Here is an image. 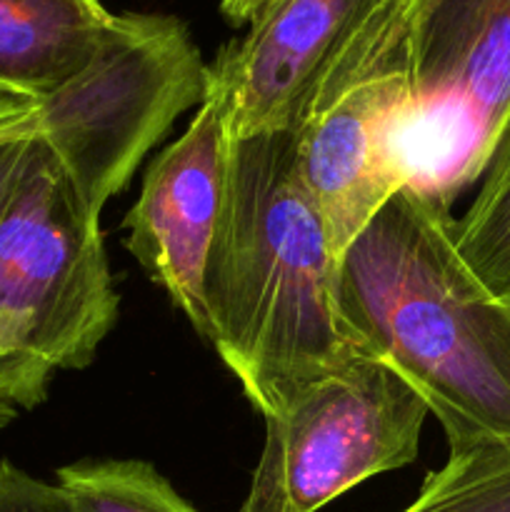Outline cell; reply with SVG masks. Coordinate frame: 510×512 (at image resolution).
<instances>
[{
    "mask_svg": "<svg viewBox=\"0 0 510 512\" xmlns=\"http://www.w3.org/2000/svg\"><path fill=\"white\" fill-rule=\"evenodd\" d=\"M35 135H38V128L18 130V133H10L0 138V213H3L10 193H13L15 183H18L25 155H28V148Z\"/></svg>",
    "mask_w": 510,
    "mask_h": 512,
    "instance_id": "15",
    "label": "cell"
},
{
    "mask_svg": "<svg viewBox=\"0 0 510 512\" xmlns=\"http://www.w3.org/2000/svg\"><path fill=\"white\" fill-rule=\"evenodd\" d=\"M118 308L100 215L35 135L0 213V430L93 363Z\"/></svg>",
    "mask_w": 510,
    "mask_h": 512,
    "instance_id": "3",
    "label": "cell"
},
{
    "mask_svg": "<svg viewBox=\"0 0 510 512\" xmlns=\"http://www.w3.org/2000/svg\"><path fill=\"white\" fill-rule=\"evenodd\" d=\"M405 188L453 210L510 125V0H405Z\"/></svg>",
    "mask_w": 510,
    "mask_h": 512,
    "instance_id": "5",
    "label": "cell"
},
{
    "mask_svg": "<svg viewBox=\"0 0 510 512\" xmlns=\"http://www.w3.org/2000/svg\"><path fill=\"white\" fill-rule=\"evenodd\" d=\"M38 128V105L35 100L0 98V138L18 130Z\"/></svg>",
    "mask_w": 510,
    "mask_h": 512,
    "instance_id": "16",
    "label": "cell"
},
{
    "mask_svg": "<svg viewBox=\"0 0 510 512\" xmlns=\"http://www.w3.org/2000/svg\"><path fill=\"white\" fill-rule=\"evenodd\" d=\"M230 140L228 108L205 90L188 130L148 165L123 220L125 248L200 338H208L205 270L223 213Z\"/></svg>",
    "mask_w": 510,
    "mask_h": 512,
    "instance_id": "8",
    "label": "cell"
},
{
    "mask_svg": "<svg viewBox=\"0 0 510 512\" xmlns=\"http://www.w3.org/2000/svg\"><path fill=\"white\" fill-rule=\"evenodd\" d=\"M425 400L378 358L308 385L265 418V445L240 512H318L355 485L418 460Z\"/></svg>",
    "mask_w": 510,
    "mask_h": 512,
    "instance_id": "6",
    "label": "cell"
},
{
    "mask_svg": "<svg viewBox=\"0 0 510 512\" xmlns=\"http://www.w3.org/2000/svg\"><path fill=\"white\" fill-rule=\"evenodd\" d=\"M208 63L173 15L120 13L88 63L38 105V135L93 215L175 118L200 105Z\"/></svg>",
    "mask_w": 510,
    "mask_h": 512,
    "instance_id": "4",
    "label": "cell"
},
{
    "mask_svg": "<svg viewBox=\"0 0 510 512\" xmlns=\"http://www.w3.org/2000/svg\"><path fill=\"white\" fill-rule=\"evenodd\" d=\"M270 3L273 0H220V13L225 15L230 25L243 28V25L253 23Z\"/></svg>",
    "mask_w": 510,
    "mask_h": 512,
    "instance_id": "17",
    "label": "cell"
},
{
    "mask_svg": "<svg viewBox=\"0 0 510 512\" xmlns=\"http://www.w3.org/2000/svg\"><path fill=\"white\" fill-rule=\"evenodd\" d=\"M383 0H273L243 38L220 48L208 85L233 138L298 130L320 85Z\"/></svg>",
    "mask_w": 510,
    "mask_h": 512,
    "instance_id": "9",
    "label": "cell"
},
{
    "mask_svg": "<svg viewBox=\"0 0 510 512\" xmlns=\"http://www.w3.org/2000/svg\"><path fill=\"white\" fill-rule=\"evenodd\" d=\"M113 18L100 0H0V98L53 93L88 63Z\"/></svg>",
    "mask_w": 510,
    "mask_h": 512,
    "instance_id": "10",
    "label": "cell"
},
{
    "mask_svg": "<svg viewBox=\"0 0 510 512\" xmlns=\"http://www.w3.org/2000/svg\"><path fill=\"white\" fill-rule=\"evenodd\" d=\"M0 512H78L58 483L33 478L13 463H0Z\"/></svg>",
    "mask_w": 510,
    "mask_h": 512,
    "instance_id": "14",
    "label": "cell"
},
{
    "mask_svg": "<svg viewBox=\"0 0 510 512\" xmlns=\"http://www.w3.org/2000/svg\"><path fill=\"white\" fill-rule=\"evenodd\" d=\"M408 98L405 0H383L295 130L300 173L338 260L405 188L398 138Z\"/></svg>",
    "mask_w": 510,
    "mask_h": 512,
    "instance_id": "7",
    "label": "cell"
},
{
    "mask_svg": "<svg viewBox=\"0 0 510 512\" xmlns=\"http://www.w3.org/2000/svg\"><path fill=\"white\" fill-rule=\"evenodd\" d=\"M403 512H510V443L450 450Z\"/></svg>",
    "mask_w": 510,
    "mask_h": 512,
    "instance_id": "13",
    "label": "cell"
},
{
    "mask_svg": "<svg viewBox=\"0 0 510 512\" xmlns=\"http://www.w3.org/2000/svg\"><path fill=\"white\" fill-rule=\"evenodd\" d=\"M208 340L263 418L373 358L338 308V258L300 173L293 130L230 140L205 270Z\"/></svg>",
    "mask_w": 510,
    "mask_h": 512,
    "instance_id": "1",
    "label": "cell"
},
{
    "mask_svg": "<svg viewBox=\"0 0 510 512\" xmlns=\"http://www.w3.org/2000/svg\"><path fill=\"white\" fill-rule=\"evenodd\" d=\"M55 483L78 512H198L143 460H83Z\"/></svg>",
    "mask_w": 510,
    "mask_h": 512,
    "instance_id": "12",
    "label": "cell"
},
{
    "mask_svg": "<svg viewBox=\"0 0 510 512\" xmlns=\"http://www.w3.org/2000/svg\"><path fill=\"white\" fill-rule=\"evenodd\" d=\"M453 213L400 188L338 260V308L438 418L450 450L510 443V305L455 248Z\"/></svg>",
    "mask_w": 510,
    "mask_h": 512,
    "instance_id": "2",
    "label": "cell"
},
{
    "mask_svg": "<svg viewBox=\"0 0 510 512\" xmlns=\"http://www.w3.org/2000/svg\"><path fill=\"white\" fill-rule=\"evenodd\" d=\"M460 258L498 300L510 305V125L500 138L473 203L453 220Z\"/></svg>",
    "mask_w": 510,
    "mask_h": 512,
    "instance_id": "11",
    "label": "cell"
}]
</instances>
